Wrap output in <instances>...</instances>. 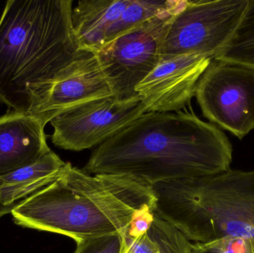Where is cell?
I'll return each mask as SVG.
<instances>
[{
  "mask_svg": "<svg viewBox=\"0 0 254 253\" xmlns=\"http://www.w3.org/2000/svg\"><path fill=\"white\" fill-rule=\"evenodd\" d=\"M203 115L242 140L254 129V66L213 59L195 88Z\"/></svg>",
  "mask_w": 254,
  "mask_h": 253,
  "instance_id": "52a82bcc",
  "label": "cell"
},
{
  "mask_svg": "<svg viewBox=\"0 0 254 253\" xmlns=\"http://www.w3.org/2000/svg\"><path fill=\"white\" fill-rule=\"evenodd\" d=\"M51 150L31 164L0 178V202L4 206L19 203V199L32 196L53 182L65 165Z\"/></svg>",
  "mask_w": 254,
  "mask_h": 253,
  "instance_id": "4fadbf2b",
  "label": "cell"
},
{
  "mask_svg": "<svg viewBox=\"0 0 254 253\" xmlns=\"http://www.w3.org/2000/svg\"><path fill=\"white\" fill-rule=\"evenodd\" d=\"M211 60L192 53L161 60L135 88L146 112L180 111L195 96L197 83Z\"/></svg>",
  "mask_w": 254,
  "mask_h": 253,
  "instance_id": "30bf717a",
  "label": "cell"
},
{
  "mask_svg": "<svg viewBox=\"0 0 254 253\" xmlns=\"http://www.w3.org/2000/svg\"><path fill=\"white\" fill-rule=\"evenodd\" d=\"M16 205H12V206H4V205H3L2 203H1V202H0V218H1V217L4 216L6 214L10 213L12 209H13V208Z\"/></svg>",
  "mask_w": 254,
  "mask_h": 253,
  "instance_id": "d6986e66",
  "label": "cell"
},
{
  "mask_svg": "<svg viewBox=\"0 0 254 253\" xmlns=\"http://www.w3.org/2000/svg\"><path fill=\"white\" fill-rule=\"evenodd\" d=\"M249 0L186 1L174 15L161 48V60L183 54L217 57L240 26Z\"/></svg>",
  "mask_w": 254,
  "mask_h": 253,
  "instance_id": "5b68a950",
  "label": "cell"
},
{
  "mask_svg": "<svg viewBox=\"0 0 254 253\" xmlns=\"http://www.w3.org/2000/svg\"><path fill=\"white\" fill-rule=\"evenodd\" d=\"M215 59L254 66V0H249L247 11L231 43Z\"/></svg>",
  "mask_w": 254,
  "mask_h": 253,
  "instance_id": "9a60e30c",
  "label": "cell"
},
{
  "mask_svg": "<svg viewBox=\"0 0 254 253\" xmlns=\"http://www.w3.org/2000/svg\"><path fill=\"white\" fill-rule=\"evenodd\" d=\"M154 217H155V213L152 210H145L136 214L131 224L127 229V233L130 236H134V237L141 236L149 230L153 221Z\"/></svg>",
  "mask_w": 254,
  "mask_h": 253,
  "instance_id": "ac0fdd59",
  "label": "cell"
},
{
  "mask_svg": "<svg viewBox=\"0 0 254 253\" xmlns=\"http://www.w3.org/2000/svg\"><path fill=\"white\" fill-rule=\"evenodd\" d=\"M186 0L173 4L95 53L121 99L136 96L135 88L161 60V48L174 15Z\"/></svg>",
  "mask_w": 254,
  "mask_h": 253,
  "instance_id": "8992f818",
  "label": "cell"
},
{
  "mask_svg": "<svg viewBox=\"0 0 254 253\" xmlns=\"http://www.w3.org/2000/svg\"><path fill=\"white\" fill-rule=\"evenodd\" d=\"M191 253H254V244L241 238L227 237L208 243L194 244Z\"/></svg>",
  "mask_w": 254,
  "mask_h": 253,
  "instance_id": "2e32d148",
  "label": "cell"
},
{
  "mask_svg": "<svg viewBox=\"0 0 254 253\" xmlns=\"http://www.w3.org/2000/svg\"><path fill=\"white\" fill-rule=\"evenodd\" d=\"M152 187L131 177L90 175L65 163L58 178L12 209L15 224L76 242L122 233L134 215L154 211Z\"/></svg>",
  "mask_w": 254,
  "mask_h": 253,
  "instance_id": "3957f363",
  "label": "cell"
},
{
  "mask_svg": "<svg viewBox=\"0 0 254 253\" xmlns=\"http://www.w3.org/2000/svg\"><path fill=\"white\" fill-rule=\"evenodd\" d=\"M110 96L115 93L98 56L86 51L61 72L30 112L42 114L50 122L69 108Z\"/></svg>",
  "mask_w": 254,
  "mask_h": 253,
  "instance_id": "8fae6325",
  "label": "cell"
},
{
  "mask_svg": "<svg viewBox=\"0 0 254 253\" xmlns=\"http://www.w3.org/2000/svg\"><path fill=\"white\" fill-rule=\"evenodd\" d=\"M174 0H82L72 10L80 49L93 52L170 7Z\"/></svg>",
  "mask_w": 254,
  "mask_h": 253,
  "instance_id": "9c48e42d",
  "label": "cell"
},
{
  "mask_svg": "<svg viewBox=\"0 0 254 253\" xmlns=\"http://www.w3.org/2000/svg\"><path fill=\"white\" fill-rule=\"evenodd\" d=\"M74 253H121L122 248V233L89 238L78 241Z\"/></svg>",
  "mask_w": 254,
  "mask_h": 253,
  "instance_id": "e0dca14e",
  "label": "cell"
},
{
  "mask_svg": "<svg viewBox=\"0 0 254 253\" xmlns=\"http://www.w3.org/2000/svg\"><path fill=\"white\" fill-rule=\"evenodd\" d=\"M146 112L138 95L93 100L54 117L52 141L58 148L80 152L102 144Z\"/></svg>",
  "mask_w": 254,
  "mask_h": 253,
  "instance_id": "ba28073f",
  "label": "cell"
},
{
  "mask_svg": "<svg viewBox=\"0 0 254 253\" xmlns=\"http://www.w3.org/2000/svg\"><path fill=\"white\" fill-rule=\"evenodd\" d=\"M42 114L10 110L0 117V178L34 163L51 151Z\"/></svg>",
  "mask_w": 254,
  "mask_h": 253,
  "instance_id": "7c38bea8",
  "label": "cell"
},
{
  "mask_svg": "<svg viewBox=\"0 0 254 253\" xmlns=\"http://www.w3.org/2000/svg\"><path fill=\"white\" fill-rule=\"evenodd\" d=\"M232 144L193 113H145L92 152L83 170L131 177L147 185L230 169Z\"/></svg>",
  "mask_w": 254,
  "mask_h": 253,
  "instance_id": "6da1fadb",
  "label": "cell"
},
{
  "mask_svg": "<svg viewBox=\"0 0 254 253\" xmlns=\"http://www.w3.org/2000/svg\"><path fill=\"white\" fill-rule=\"evenodd\" d=\"M122 235L121 253H191L190 240L155 214L149 230L141 236H130L127 230Z\"/></svg>",
  "mask_w": 254,
  "mask_h": 253,
  "instance_id": "5bb4252c",
  "label": "cell"
},
{
  "mask_svg": "<svg viewBox=\"0 0 254 253\" xmlns=\"http://www.w3.org/2000/svg\"><path fill=\"white\" fill-rule=\"evenodd\" d=\"M154 213L188 240L241 238L254 244V170L228 169L199 178L158 183Z\"/></svg>",
  "mask_w": 254,
  "mask_h": 253,
  "instance_id": "277c9868",
  "label": "cell"
},
{
  "mask_svg": "<svg viewBox=\"0 0 254 253\" xmlns=\"http://www.w3.org/2000/svg\"><path fill=\"white\" fill-rule=\"evenodd\" d=\"M72 0H9L0 17V102L30 111L87 51L72 23Z\"/></svg>",
  "mask_w": 254,
  "mask_h": 253,
  "instance_id": "7a4b0ae2",
  "label": "cell"
}]
</instances>
